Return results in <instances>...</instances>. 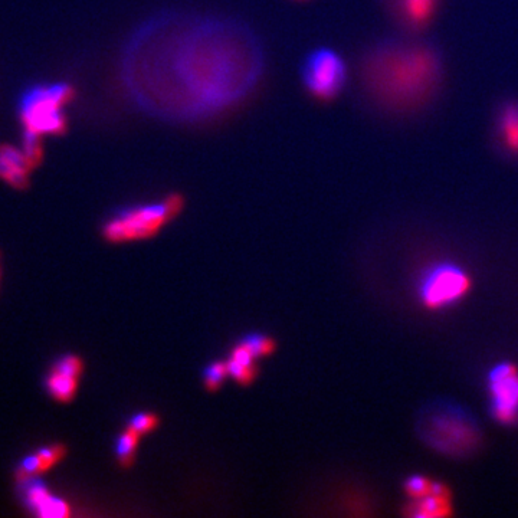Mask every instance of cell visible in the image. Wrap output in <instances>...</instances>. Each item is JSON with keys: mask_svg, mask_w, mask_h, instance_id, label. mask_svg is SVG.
Segmentation results:
<instances>
[{"mask_svg": "<svg viewBox=\"0 0 518 518\" xmlns=\"http://www.w3.org/2000/svg\"><path fill=\"white\" fill-rule=\"evenodd\" d=\"M264 68V51L247 26L218 16L163 15L127 42L120 84L152 117L202 123L245 103Z\"/></svg>", "mask_w": 518, "mask_h": 518, "instance_id": "obj_1", "label": "cell"}, {"mask_svg": "<svg viewBox=\"0 0 518 518\" xmlns=\"http://www.w3.org/2000/svg\"><path fill=\"white\" fill-rule=\"evenodd\" d=\"M444 65L438 49L390 39L366 52L360 80L370 100L383 111L413 113L438 93Z\"/></svg>", "mask_w": 518, "mask_h": 518, "instance_id": "obj_2", "label": "cell"}, {"mask_svg": "<svg viewBox=\"0 0 518 518\" xmlns=\"http://www.w3.org/2000/svg\"><path fill=\"white\" fill-rule=\"evenodd\" d=\"M77 97L74 85L67 81L26 85L16 100V116L22 130L42 137H62L70 130L65 108Z\"/></svg>", "mask_w": 518, "mask_h": 518, "instance_id": "obj_3", "label": "cell"}, {"mask_svg": "<svg viewBox=\"0 0 518 518\" xmlns=\"http://www.w3.org/2000/svg\"><path fill=\"white\" fill-rule=\"evenodd\" d=\"M183 206V196L172 193L160 201L121 209L104 224L103 236L113 244L152 238L182 212Z\"/></svg>", "mask_w": 518, "mask_h": 518, "instance_id": "obj_4", "label": "cell"}, {"mask_svg": "<svg viewBox=\"0 0 518 518\" xmlns=\"http://www.w3.org/2000/svg\"><path fill=\"white\" fill-rule=\"evenodd\" d=\"M301 81L313 100L331 103L347 83L346 62L334 49H314L301 65Z\"/></svg>", "mask_w": 518, "mask_h": 518, "instance_id": "obj_5", "label": "cell"}, {"mask_svg": "<svg viewBox=\"0 0 518 518\" xmlns=\"http://www.w3.org/2000/svg\"><path fill=\"white\" fill-rule=\"evenodd\" d=\"M471 290V278L452 264L435 265L419 284V298L429 310H439L457 303Z\"/></svg>", "mask_w": 518, "mask_h": 518, "instance_id": "obj_6", "label": "cell"}, {"mask_svg": "<svg viewBox=\"0 0 518 518\" xmlns=\"http://www.w3.org/2000/svg\"><path fill=\"white\" fill-rule=\"evenodd\" d=\"M491 395V413L495 421L514 425L518 421V367L500 363L488 375Z\"/></svg>", "mask_w": 518, "mask_h": 518, "instance_id": "obj_7", "label": "cell"}, {"mask_svg": "<svg viewBox=\"0 0 518 518\" xmlns=\"http://www.w3.org/2000/svg\"><path fill=\"white\" fill-rule=\"evenodd\" d=\"M429 441L441 451L458 452L471 448L474 445V428L470 422L462 421L461 416H436L428 424Z\"/></svg>", "mask_w": 518, "mask_h": 518, "instance_id": "obj_8", "label": "cell"}, {"mask_svg": "<svg viewBox=\"0 0 518 518\" xmlns=\"http://www.w3.org/2000/svg\"><path fill=\"white\" fill-rule=\"evenodd\" d=\"M31 163L26 159L21 146L0 143V180L16 190H25L31 185Z\"/></svg>", "mask_w": 518, "mask_h": 518, "instance_id": "obj_9", "label": "cell"}, {"mask_svg": "<svg viewBox=\"0 0 518 518\" xmlns=\"http://www.w3.org/2000/svg\"><path fill=\"white\" fill-rule=\"evenodd\" d=\"M24 484L25 504L39 517L64 518L71 516V508L61 498L55 497L42 481L34 477L21 481Z\"/></svg>", "mask_w": 518, "mask_h": 518, "instance_id": "obj_10", "label": "cell"}, {"mask_svg": "<svg viewBox=\"0 0 518 518\" xmlns=\"http://www.w3.org/2000/svg\"><path fill=\"white\" fill-rule=\"evenodd\" d=\"M405 516L415 518H436L452 516L451 491L442 483L432 484V490L422 497L415 498L405 508Z\"/></svg>", "mask_w": 518, "mask_h": 518, "instance_id": "obj_11", "label": "cell"}, {"mask_svg": "<svg viewBox=\"0 0 518 518\" xmlns=\"http://www.w3.org/2000/svg\"><path fill=\"white\" fill-rule=\"evenodd\" d=\"M393 16L405 28L418 31L431 24L439 0H388Z\"/></svg>", "mask_w": 518, "mask_h": 518, "instance_id": "obj_12", "label": "cell"}, {"mask_svg": "<svg viewBox=\"0 0 518 518\" xmlns=\"http://www.w3.org/2000/svg\"><path fill=\"white\" fill-rule=\"evenodd\" d=\"M495 139L507 156L518 159V101H507L498 108Z\"/></svg>", "mask_w": 518, "mask_h": 518, "instance_id": "obj_13", "label": "cell"}, {"mask_svg": "<svg viewBox=\"0 0 518 518\" xmlns=\"http://www.w3.org/2000/svg\"><path fill=\"white\" fill-rule=\"evenodd\" d=\"M47 389L52 398L57 399L58 402L67 403L77 393L78 379L52 370L47 379Z\"/></svg>", "mask_w": 518, "mask_h": 518, "instance_id": "obj_14", "label": "cell"}, {"mask_svg": "<svg viewBox=\"0 0 518 518\" xmlns=\"http://www.w3.org/2000/svg\"><path fill=\"white\" fill-rule=\"evenodd\" d=\"M45 137L32 131L22 130L21 149L24 150L26 159L31 163L32 169H38L45 160Z\"/></svg>", "mask_w": 518, "mask_h": 518, "instance_id": "obj_15", "label": "cell"}, {"mask_svg": "<svg viewBox=\"0 0 518 518\" xmlns=\"http://www.w3.org/2000/svg\"><path fill=\"white\" fill-rule=\"evenodd\" d=\"M140 436L137 432L127 428L123 434L118 435L116 442V457L121 467L127 468L133 464L134 455H136L137 445L140 442Z\"/></svg>", "mask_w": 518, "mask_h": 518, "instance_id": "obj_16", "label": "cell"}, {"mask_svg": "<svg viewBox=\"0 0 518 518\" xmlns=\"http://www.w3.org/2000/svg\"><path fill=\"white\" fill-rule=\"evenodd\" d=\"M247 349L251 350L255 357L270 356L275 350V342L270 337L262 336V334H249L242 340Z\"/></svg>", "mask_w": 518, "mask_h": 518, "instance_id": "obj_17", "label": "cell"}, {"mask_svg": "<svg viewBox=\"0 0 518 518\" xmlns=\"http://www.w3.org/2000/svg\"><path fill=\"white\" fill-rule=\"evenodd\" d=\"M226 376H229L226 362H213L212 365L206 367L205 377H203L206 389L215 392L221 388Z\"/></svg>", "mask_w": 518, "mask_h": 518, "instance_id": "obj_18", "label": "cell"}, {"mask_svg": "<svg viewBox=\"0 0 518 518\" xmlns=\"http://www.w3.org/2000/svg\"><path fill=\"white\" fill-rule=\"evenodd\" d=\"M159 422V418H157L154 413H136V415L131 416L127 428L143 436L154 431L157 425H159Z\"/></svg>", "mask_w": 518, "mask_h": 518, "instance_id": "obj_19", "label": "cell"}, {"mask_svg": "<svg viewBox=\"0 0 518 518\" xmlns=\"http://www.w3.org/2000/svg\"><path fill=\"white\" fill-rule=\"evenodd\" d=\"M226 366H228V375L239 385H249V383L254 382L255 376H257V369L242 365L234 359H229Z\"/></svg>", "mask_w": 518, "mask_h": 518, "instance_id": "obj_20", "label": "cell"}, {"mask_svg": "<svg viewBox=\"0 0 518 518\" xmlns=\"http://www.w3.org/2000/svg\"><path fill=\"white\" fill-rule=\"evenodd\" d=\"M65 449L64 445H49V447L41 448L36 455H38L39 461H41L42 472L48 471L49 468L54 467L59 461L64 458Z\"/></svg>", "mask_w": 518, "mask_h": 518, "instance_id": "obj_21", "label": "cell"}, {"mask_svg": "<svg viewBox=\"0 0 518 518\" xmlns=\"http://www.w3.org/2000/svg\"><path fill=\"white\" fill-rule=\"evenodd\" d=\"M432 484H434V481L429 480L424 475H412L405 481V493L412 500H415V498L428 494L432 490Z\"/></svg>", "mask_w": 518, "mask_h": 518, "instance_id": "obj_22", "label": "cell"}, {"mask_svg": "<svg viewBox=\"0 0 518 518\" xmlns=\"http://www.w3.org/2000/svg\"><path fill=\"white\" fill-rule=\"evenodd\" d=\"M62 375L77 377L80 379L81 373H83V360L77 356H64L55 363L54 369Z\"/></svg>", "mask_w": 518, "mask_h": 518, "instance_id": "obj_23", "label": "cell"}, {"mask_svg": "<svg viewBox=\"0 0 518 518\" xmlns=\"http://www.w3.org/2000/svg\"><path fill=\"white\" fill-rule=\"evenodd\" d=\"M231 359L242 363V365L252 367V369H257V365H255V360H257V357H255L251 350L247 349V347H245L242 343L232 349Z\"/></svg>", "mask_w": 518, "mask_h": 518, "instance_id": "obj_24", "label": "cell"}]
</instances>
